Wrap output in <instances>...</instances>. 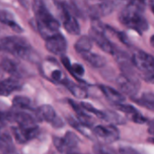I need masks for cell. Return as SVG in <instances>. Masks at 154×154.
<instances>
[{
  "mask_svg": "<svg viewBox=\"0 0 154 154\" xmlns=\"http://www.w3.org/2000/svg\"><path fill=\"white\" fill-rule=\"evenodd\" d=\"M146 5L147 0H131L130 3L123 7L119 14L120 22L139 33L147 31L149 23L143 15Z\"/></svg>",
  "mask_w": 154,
  "mask_h": 154,
  "instance_id": "1",
  "label": "cell"
},
{
  "mask_svg": "<svg viewBox=\"0 0 154 154\" xmlns=\"http://www.w3.org/2000/svg\"><path fill=\"white\" fill-rule=\"evenodd\" d=\"M32 10L35 14L34 23L40 35L48 39L60 32V23L47 9L43 0H32Z\"/></svg>",
  "mask_w": 154,
  "mask_h": 154,
  "instance_id": "2",
  "label": "cell"
},
{
  "mask_svg": "<svg viewBox=\"0 0 154 154\" xmlns=\"http://www.w3.org/2000/svg\"><path fill=\"white\" fill-rule=\"evenodd\" d=\"M0 51L10 52L18 58L29 61H36L39 59L28 42L20 36H6L0 38Z\"/></svg>",
  "mask_w": 154,
  "mask_h": 154,
  "instance_id": "3",
  "label": "cell"
},
{
  "mask_svg": "<svg viewBox=\"0 0 154 154\" xmlns=\"http://www.w3.org/2000/svg\"><path fill=\"white\" fill-rule=\"evenodd\" d=\"M134 68L140 73V77L149 82L153 83L154 79V58L152 55L143 51H137L131 58Z\"/></svg>",
  "mask_w": 154,
  "mask_h": 154,
  "instance_id": "4",
  "label": "cell"
},
{
  "mask_svg": "<svg viewBox=\"0 0 154 154\" xmlns=\"http://www.w3.org/2000/svg\"><path fill=\"white\" fill-rule=\"evenodd\" d=\"M105 31H106L105 25H103L98 21V19H92V24H91V30H90V36L89 37L105 52L114 55L116 49L112 44V42L107 39V37L106 36Z\"/></svg>",
  "mask_w": 154,
  "mask_h": 154,
  "instance_id": "5",
  "label": "cell"
},
{
  "mask_svg": "<svg viewBox=\"0 0 154 154\" xmlns=\"http://www.w3.org/2000/svg\"><path fill=\"white\" fill-rule=\"evenodd\" d=\"M56 5L60 13V18L65 30L72 35H79L80 33V27L76 17L71 14L66 3L56 2Z\"/></svg>",
  "mask_w": 154,
  "mask_h": 154,
  "instance_id": "6",
  "label": "cell"
},
{
  "mask_svg": "<svg viewBox=\"0 0 154 154\" xmlns=\"http://www.w3.org/2000/svg\"><path fill=\"white\" fill-rule=\"evenodd\" d=\"M116 84L124 94L128 95L131 97H134L137 95L140 88V82L136 75L132 76L122 73L117 77Z\"/></svg>",
  "mask_w": 154,
  "mask_h": 154,
  "instance_id": "7",
  "label": "cell"
},
{
  "mask_svg": "<svg viewBox=\"0 0 154 154\" xmlns=\"http://www.w3.org/2000/svg\"><path fill=\"white\" fill-rule=\"evenodd\" d=\"M13 134L15 138V140L19 143H25L34 138H36L40 133V130L38 126L35 125H16L12 128Z\"/></svg>",
  "mask_w": 154,
  "mask_h": 154,
  "instance_id": "8",
  "label": "cell"
},
{
  "mask_svg": "<svg viewBox=\"0 0 154 154\" xmlns=\"http://www.w3.org/2000/svg\"><path fill=\"white\" fill-rule=\"evenodd\" d=\"M116 10L113 1H99L89 5L88 12L91 19H98L106 16Z\"/></svg>",
  "mask_w": 154,
  "mask_h": 154,
  "instance_id": "9",
  "label": "cell"
},
{
  "mask_svg": "<svg viewBox=\"0 0 154 154\" xmlns=\"http://www.w3.org/2000/svg\"><path fill=\"white\" fill-rule=\"evenodd\" d=\"M45 48L55 55L62 56L67 51L68 43L65 37L59 32L45 40Z\"/></svg>",
  "mask_w": 154,
  "mask_h": 154,
  "instance_id": "10",
  "label": "cell"
},
{
  "mask_svg": "<svg viewBox=\"0 0 154 154\" xmlns=\"http://www.w3.org/2000/svg\"><path fill=\"white\" fill-rule=\"evenodd\" d=\"M79 143V137L72 132L66 133L63 138H60V137L53 138V143L55 147L58 149V151L60 152H66L76 148Z\"/></svg>",
  "mask_w": 154,
  "mask_h": 154,
  "instance_id": "11",
  "label": "cell"
},
{
  "mask_svg": "<svg viewBox=\"0 0 154 154\" xmlns=\"http://www.w3.org/2000/svg\"><path fill=\"white\" fill-rule=\"evenodd\" d=\"M94 135L106 143H113L119 138V131L114 125H97L93 130Z\"/></svg>",
  "mask_w": 154,
  "mask_h": 154,
  "instance_id": "12",
  "label": "cell"
},
{
  "mask_svg": "<svg viewBox=\"0 0 154 154\" xmlns=\"http://www.w3.org/2000/svg\"><path fill=\"white\" fill-rule=\"evenodd\" d=\"M21 88V83L15 78H8L0 80V96L7 97Z\"/></svg>",
  "mask_w": 154,
  "mask_h": 154,
  "instance_id": "13",
  "label": "cell"
},
{
  "mask_svg": "<svg viewBox=\"0 0 154 154\" xmlns=\"http://www.w3.org/2000/svg\"><path fill=\"white\" fill-rule=\"evenodd\" d=\"M35 114H36L37 119L39 121H41V122L45 121V122L52 124L58 118L54 108L50 105H42V106H41L37 109Z\"/></svg>",
  "mask_w": 154,
  "mask_h": 154,
  "instance_id": "14",
  "label": "cell"
},
{
  "mask_svg": "<svg viewBox=\"0 0 154 154\" xmlns=\"http://www.w3.org/2000/svg\"><path fill=\"white\" fill-rule=\"evenodd\" d=\"M100 90L102 91V93L105 95V97L113 104H121L124 103L125 101V97L120 93L119 91L116 90L115 88L108 87V86H105V85H100L99 86Z\"/></svg>",
  "mask_w": 154,
  "mask_h": 154,
  "instance_id": "15",
  "label": "cell"
},
{
  "mask_svg": "<svg viewBox=\"0 0 154 154\" xmlns=\"http://www.w3.org/2000/svg\"><path fill=\"white\" fill-rule=\"evenodd\" d=\"M81 56L86 62H88L94 68H103L106 63V60L103 56L97 53H93L91 51L82 53Z\"/></svg>",
  "mask_w": 154,
  "mask_h": 154,
  "instance_id": "16",
  "label": "cell"
},
{
  "mask_svg": "<svg viewBox=\"0 0 154 154\" xmlns=\"http://www.w3.org/2000/svg\"><path fill=\"white\" fill-rule=\"evenodd\" d=\"M0 22L9 26L13 31L21 33L23 32L22 27L14 21L13 14L6 10H0Z\"/></svg>",
  "mask_w": 154,
  "mask_h": 154,
  "instance_id": "17",
  "label": "cell"
},
{
  "mask_svg": "<svg viewBox=\"0 0 154 154\" xmlns=\"http://www.w3.org/2000/svg\"><path fill=\"white\" fill-rule=\"evenodd\" d=\"M0 151L4 154H17L12 138L7 133L0 134Z\"/></svg>",
  "mask_w": 154,
  "mask_h": 154,
  "instance_id": "18",
  "label": "cell"
},
{
  "mask_svg": "<svg viewBox=\"0 0 154 154\" xmlns=\"http://www.w3.org/2000/svg\"><path fill=\"white\" fill-rule=\"evenodd\" d=\"M92 47H93V41L89 36L87 35H83L79 37L74 45L75 51L79 54L90 51Z\"/></svg>",
  "mask_w": 154,
  "mask_h": 154,
  "instance_id": "19",
  "label": "cell"
},
{
  "mask_svg": "<svg viewBox=\"0 0 154 154\" xmlns=\"http://www.w3.org/2000/svg\"><path fill=\"white\" fill-rule=\"evenodd\" d=\"M62 84H64L66 86V88L69 90V92L77 98H86L88 97V92L86 90V88H84L83 87L73 83L72 81L64 79V80L61 82Z\"/></svg>",
  "mask_w": 154,
  "mask_h": 154,
  "instance_id": "20",
  "label": "cell"
},
{
  "mask_svg": "<svg viewBox=\"0 0 154 154\" xmlns=\"http://www.w3.org/2000/svg\"><path fill=\"white\" fill-rule=\"evenodd\" d=\"M13 106L16 110H21V111L29 110V109H31L32 102L26 97L18 96L13 99Z\"/></svg>",
  "mask_w": 154,
  "mask_h": 154,
  "instance_id": "21",
  "label": "cell"
},
{
  "mask_svg": "<svg viewBox=\"0 0 154 154\" xmlns=\"http://www.w3.org/2000/svg\"><path fill=\"white\" fill-rule=\"evenodd\" d=\"M134 100L136 103L150 109L151 111L154 110V95L152 92L144 93L142 95L141 97H139L138 99H134Z\"/></svg>",
  "mask_w": 154,
  "mask_h": 154,
  "instance_id": "22",
  "label": "cell"
},
{
  "mask_svg": "<svg viewBox=\"0 0 154 154\" xmlns=\"http://www.w3.org/2000/svg\"><path fill=\"white\" fill-rule=\"evenodd\" d=\"M68 121H69V124L72 127H74L75 129H77L79 132H81L85 136H87L88 138H92V134H91V132H90L88 126L80 124V123L78 121V119H75V118H73V117H69Z\"/></svg>",
  "mask_w": 154,
  "mask_h": 154,
  "instance_id": "23",
  "label": "cell"
},
{
  "mask_svg": "<svg viewBox=\"0 0 154 154\" xmlns=\"http://www.w3.org/2000/svg\"><path fill=\"white\" fill-rule=\"evenodd\" d=\"M0 67L3 69L4 73H9L12 75H17L18 69H17V64L8 59H5L0 62Z\"/></svg>",
  "mask_w": 154,
  "mask_h": 154,
  "instance_id": "24",
  "label": "cell"
},
{
  "mask_svg": "<svg viewBox=\"0 0 154 154\" xmlns=\"http://www.w3.org/2000/svg\"><path fill=\"white\" fill-rule=\"evenodd\" d=\"M106 115H105V119L107 122H111L112 124H116V125H124L125 123V119L119 116L118 114L112 112V111H105Z\"/></svg>",
  "mask_w": 154,
  "mask_h": 154,
  "instance_id": "25",
  "label": "cell"
},
{
  "mask_svg": "<svg viewBox=\"0 0 154 154\" xmlns=\"http://www.w3.org/2000/svg\"><path fill=\"white\" fill-rule=\"evenodd\" d=\"M67 69L69 71V73L74 77L76 78L78 80H79V78L82 77L84 75V72H85V69L83 68L82 65L79 64V63H75V64H70Z\"/></svg>",
  "mask_w": 154,
  "mask_h": 154,
  "instance_id": "26",
  "label": "cell"
},
{
  "mask_svg": "<svg viewBox=\"0 0 154 154\" xmlns=\"http://www.w3.org/2000/svg\"><path fill=\"white\" fill-rule=\"evenodd\" d=\"M80 106H81V107H82L84 110H86V111H88V112H89V113H91V114L97 116V117H99V118H101V119H103V120L105 119V115H106L105 111L98 110V109H97L96 107H94L91 104L87 103V102H82V103L80 104Z\"/></svg>",
  "mask_w": 154,
  "mask_h": 154,
  "instance_id": "27",
  "label": "cell"
},
{
  "mask_svg": "<svg viewBox=\"0 0 154 154\" xmlns=\"http://www.w3.org/2000/svg\"><path fill=\"white\" fill-rule=\"evenodd\" d=\"M115 106L121 112H124L125 114H126L128 116L133 115L134 113H135L136 111H138L134 106H131V105H126V104H124V103H121V104H116Z\"/></svg>",
  "mask_w": 154,
  "mask_h": 154,
  "instance_id": "28",
  "label": "cell"
},
{
  "mask_svg": "<svg viewBox=\"0 0 154 154\" xmlns=\"http://www.w3.org/2000/svg\"><path fill=\"white\" fill-rule=\"evenodd\" d=\"M129 117H130V119H131L132 121H134V122L136 123V124H144V123L147 122V118H146L145 116H143L140 112H138V111H136V112L134 113L133 115L129 116Z\"/></svg>",
  "mask_w": 154,
  "mask_h": 154,
  "instance_id": "29",
  "label": "cell"
},
{
  "mask_svg": "<svg viewBox=\"0 0 154 154\" xmlns=\"http://www.w3.org/2000/svg\"><path fill=\"white\" fill-rule=\"evenodd\" d=\"M51 79L56 81V82H62L64 80V78H63V74L61 72V70H59V69H56V70H53L51 72Z\"/></svg>",
  "mask_w": 154,
  "mask_h": 154,
  "instance_id": "30",
  "label": "cell"
},
{
  "mask_svg": "<svg viewBox=\"0 0 154 154\" xmlns=\"http://www.w3.org/2000/svg\"><path fill=\"white\" fill-rule=\"evenodd\" d=\"M7 123H9L8 112H1V111H0V130H1Z\"/></svg>",
  "mask_w": 154,
  "mask_h": 154,
  "instance_id": "31",
  "label": "cell"
},
{
  "mask_svg": "<svg viewBox=\"0 0 154 154\" xmlns=\"http://www.w3.org/2000/svg\"><path fill=\"white\" fill-rule=\"evenodd\" d=\"M131 0H113V3H114V5H115V8L116 10L119 7H124L128 3H130Z\"/></svg>",
  "mask_w": 154,
  "mask_h": 154,
  "instance_id": "32",
  "label": "cell"
},
{
  "mask_svg": "<svg viewBox=\"0 0 154 154\" xmlns=\"http://www.w3.org/2000/svg\"><path fill=\"white\" fill-rule=\"evenodd\" d=\"M152 128H153V123H152V122H151V125H150V133H151V134H153Z\"/></svg>",
  "mask_w": 154,
  "mask_h": 154,
  "instance_id": "33",
  "label": "cell"
},
{
  "mask_svg": "<svg viewBox=\"0 0 154 154\" xmlns=\"http://www.w3.org/2000/svg\"><path fill=\"white\" fill-rule=\"evenodd\" d=\"M153 39H154V35H152V36H151V45H152V47H153Z\"/></svg>",
  "mask_w": 154,
  "mask_h": 154,
  "instance_id": "34",
  "label": "cell"
},
{
  "mask_svg": "<svg viewBox=\"0 0 154 154\" xmlns=\"http://www.w3.org/2000/svg\"><path fill=\"white\" fill-rule=\"evenodd\" d=\"M4 74V71H3V69H1V67H0V78L2 77V75Z\"/></svg>",
  "mask_w": 154,
  "mask_h": 154,
  "instance_id": "35",
  "label": "cell"
}]
</instances>
